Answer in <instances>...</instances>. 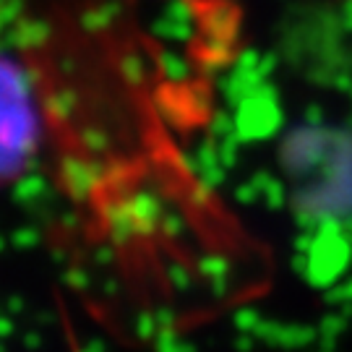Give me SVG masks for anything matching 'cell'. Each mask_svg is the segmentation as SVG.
<instances>
[{
    "mask_svg": "<svg viewBox=\"0 0 352 352\" xmlns=\"http://www.w3.org/2000/svg\"><path fill=\"white\" fill-rule=\"evenodd\" d=\"M24 141V91L13 74L0 63V183L19 173V164L26 162Z\"/></svg>",
    "mask_w": 352,
    "mask_h": 352,
    "instance_id": "6da1fadb",
    "label": "cell"
}]
</instances>
